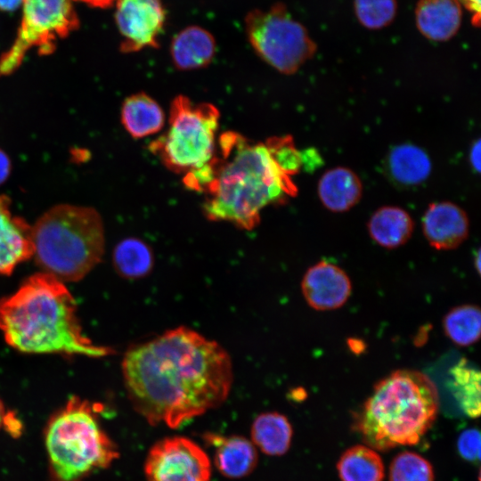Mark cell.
<instances>
[{"mask_svg":"<svg viewBox=\"0 0 481 481\" xmlns=\"http://www.w3.org/2000/svg\"><path fill=\"white\" fill-rule=\"evenodd\" d=\"M121 369L134 409L150 424L172 428L219 407L233 379L226 350L185 326L131 346Z\"/></svg>","mask_w":481,"mask_h":481,"instance_id":"6da1fadb","label":"cell"},{"mask_svg":"<svg viewBox=\"0 0 481 481\" xmlns=\"http://www.w3.org/2000/svg\"><path fill=\"white\" fill-rule=\"evenodd\" d=\"M303 164V154L289 135L257 142L226 131L217 137L211 161L184 175L183 183L204 194L207 219L251 231L259 224L265 208L298 194L292 176Z\"/></svg>","mask_w":481,"mask_h":481,"instance_id":"7a4b0ae2","label":"cell"},{"mask_svg":"<svg viewBox=\"0 0 481 481\" xmlns=\"http://www.w3.org/2000/svg\"><path fill=\"white\" fill-rule=\"evenodd\" d=\"M77 304L63 281L41 272L0 299V330L15 350L31 355H81L113 354L84 334Z\"/></svg>","mask_w":481,"mask_h":481,"instance_id":"3957f363","label":"cell"},{"mask_svg":"<svg viewBox=\"0 0 481 481\" xmlns=\"http://www.w3.org/2000/svg\"><path fill=\"white\" fill-rule=\"evenodd\" d=\"M438 406L436 387L426 374L397 370L375 385L355 427L374 450L413 445L433 425Z\"/></svg>","mask_w":481,"mask_h":481,"instance_id":"277c9868","label":"cell"},{"mask_svg":"<svg viewBox=\"0 0 481 481\" xmlns=\"http://www.w3.org/2000/svg\"><path fill=\"white\" fill-rule=\"evenodd\" d=\"M37 265L61 281H78L101 261L105 251L102 216L93 208L59 204L32 225Z\"/></svg>","mask_w":481,"mask_h":481,"instance_id":"5b68a950","label":"cell"},{"mask_svg":"<svg viewBox=\"0 0 481 481\" xmlns=\"http://www.w3.org/2000/svg\"><path fill=\"white\" fill-rule=\"evenodd\" d=\"M44 442L55 481H83L109 468L119 454L95 408L78 396L70 397L49 418Z\"/></svg>","mask_w":481,"mask_h":481,"instance_id":"8992f818","label":"cell"},{"mask_svg":"<svg viewBox=\"0 0 481 481\" xmlns=\"http://www.w3.org/2000/svg\"><path fill=\"white\" fill-rule=\"evenodd\" d=\"M219 120L214 104L178 95L170 105L167 131L149 144V151L173 173L194 172L215 155Z\"/></svg>","mask_w":481,"mask_h":481,"instance_id":"52a82bcc","label":"cell"},{"mask_svg":"<svg viewBox=\"0 0 481 481\" xmlns=\"http://www.w3.org/2000/svg\"><path fill=\"white\" fill-rule=\"evenodd\" d=\"M245 31L255 53L285 75L296 73L317 49L306 29L281 3L249 12Z\"/></svg>","mask_w":481,"mask_h":481,"instance_id":"ba28073f","label":"cell"},{"mask_svg":"<svg viewBox=\"0 0 481 481\" xmlns=\"http://www.w3.org/2000/svg\"><path fill=\"white\" fill-rule=\"evenodd\" d=\"M17 36L0 57V77L14 72L27 52L35 47L40 55L53 53L58 39L79 28L72 0H23Z\"/></svg>","mask_w":481,"mask_h":481,"instance_id":"9c48e42d","label":"cell"},{"mask_svg":"<svg viewBox=\"0 0 481 481\" xmlns=\"http://www.w3.org/2000/svg\"><path fill=\"white\" fill-rule=\"evenodd\" d=\"M147 481H210L211 463L204 450L183 436L155 443L144 464Z\"/></svg>","mask_w":481,"mask_h":481,"instance_id":"30bf717a","label":"cell"},{"mask_svg":"<svg viewBox=\"0 0 481 481\" xmlns=\"http://www.w3.org/2000/svg\"><path fill=\"white\" fill-rule=\"evenodd\" d=\"M115 20L124 53L159 47V37L166 23L161 0H115Z\"/></svg>","mask_w":481,"mask_h":481,"instance_id":"8fae6325","label":"cell"},{"mask_svg":"<svg viewBox=\"0 0 481 481\" xmlns=\"http://www.w3.org/2000/svg\"><path fill=\"white\" fill-rule=\"evenodd\" d=\"M301 289L306 303L313 309L329 311L346 304L351 295L352 284L342 268L320 261L305 273Z\"/></svg>","mask_w":481,"mask_h":481,"instance_id":"7c38bea8","label":"cell"},{"mask_svg":"<svg viewBox=\"0 0 481 481\" xmlns=\"http://www.w3.org/2000/svg\"><path fill=\"white\" fill-rule=\"evenodd\" d=\"M422 232L429 245L436 249H454L469 236V216L453 202H433L423 215Z\"/></svg>","mask_w":481,"mask_h":481,"instance_id":"4fadbf2b","label":"cell"},{"mask_svg":"<svg viewBox=\"0 0 481 481\" xmlns=\"http://www.w3.org/2000/svg\"><path fill=\"white\" fill-rule=\"evenodd\" d=\"M34 255L32 226L12 214L11 200L0 194V274L11 275Z\"/></svg>","mask_w":481,"mask_h":481,"instance_id":"5bb4252c","label":"cell"},{"mask_svg":"<svg viewBox=\"0 0 481 481\" xmlns=\"http://www.w3.org/2000/svg\"><path fill=\"white\" fill-rule=\"evenodd\" d=\"M415 20L419 31L425 37L436 42L447 41L461 28V4L458 0H419Z\"/></svg>","mask_w":481,"mask_h":481,"instance_id":"9a60e30c","label":"cell"},{"mask_svg":"<svg viewBox=\"0 0 481 481\" xmlns=\"http://www.w3.org/2000/svg\"><path fill=\"white\" fill-rule=\"evenodd\" d=\"M205 439L215 447L214 462L219 472L229 478L250 474L257 464V447L240 436H222L208 433Z\"/></svg>","mask_w":481,"mask_h":481,"instance_id":"2e32d148","label":"cell"},{"mask_svg":"<svg viewBox=\"0 0 481 481\" xmlns=\"http://www.w3.org/2000/svg\"><path fill=\"white\" fill-rule=\"evenodd\" d=\"M174 66L180 70H193L207 67L213 60L216 44L206 29L192 25L179 31L170 44Z\"/></svg>","mask_w":481,"mask_h":481,"instance_id":"e0dca14e","label":"cell"},{"mask_svg":"<svg viewBox=\"0 0 481 481\" xmlns=\"http://www.w3.org/2000/svg\"><path fill=\"white\" fill-rule=\"evenodd\" d=\"M363 183L357 174L346 167L326 170L320 177L317 193L325 208L346 212L355 207L363 196Z\"/></svg>","mask_w":481,"mask_h":481,"instance_id":"ac0fdd59","label":"cell"},{"mask_svg":"<svg viewBox=\"0 0 481 481\" xmlns=\"http://www.w3.org/2000/svg\"><path fill=\"white\" fill-rule=\"evenodd\" d=\"M120 119L126 131L133 138L140 139L159 133L164 127L166 116L157 101L139 92L125 99Z\"/></svg>","mask_w":481,"mask_h":481,"instance_id":"d6986e66","label":"cell"},{"mask_svg":"<svg viewBox=\"0 0 481 481\" xmlns=\"http://www.w3.org/2000/svg\"><path fill=\"white\" fill-rule=\"evenodd\" d=\"M367 228L370 237L378 245L395 249L409 240L414 222L405 209L397 206H383L371 215Z\"/></svg>","mask_w":481,"mask_h":481,"instance_id":"ffe728a7","label":"cell"},{"mask_svg":"<svg viewBox=\"0 0 481 481\" xmlns=\"http://www.w3.org/2000/svg\"><path fill=\"white\" fill-rule=\"evenodd\" d=\"M390 176L405 186L419 185L430 175L432 163L428 153L420 146L402 143L395 146L387 156Z\"/></svg>","mask_w":481,"mask_h":481,"instance_id":"44dd1931","label":"cell"},{"mask_svg":"<svg viewBox=\"0 0 481 481\" xmlns=\"http://www.w3.org/2000/svg\"><path fill=\"white\" fill-rule=\"evenodd\" d=\"M292 433L286 416L275 412H263L252 423L251 442L265 454L281 456L288 452Z\"/></svg>","mask_w":481,"mask_h":481,"instance_id":"7402d4cb","label":"cell"},{"mask_svg":"<svg viewBox=\"0 0 481 481\" xmlns=\"http://www.w3.org/2000/svg\"><path fill=\"white\" fill-rule=\"evenodd\" d=\"M337 469L341 481H383L385 476L381 457L365 445L347 449L340 456Z\"/></svg>","mask_w":481,"mask_h":481,"instance_id":"603a6c76","label":"cell"},{"mask_svg":"<svg viewBox=\"0 0 481 481\" xmlns=\"http://www.w3.org/2000/svg\"><path fill=\"white\" fill-rule=\"evenodd\" d=\"M153 263L151 247L140 239L122 240L113 250L114 268L125 278L136 279L149 274Z\"/></svg>","mask_w":481,"mask_h":481,"instance_id":"cb8c5ba5","label":"cell"},{"mask_svg":"<svg viewBox=\"0 0 481 481\" xmlns=\"http://www.w3.org/2000/svg\"><path fill=\"white\" fill-rule=\"evenodd\" d=\"M445 336L459 346H469L480 338L481 314L478 306L461 305L451 309L443 318Z\"/></svg>","mask_w":481,"mask_h":481,"instance_id":"d4e9b609","label":"cell"},{"mask_svg":"<svg viewBox=\"0 0 481 481\" xmlns=\"http://www.w3.org/2000/svg\"><path fill=\"white\" fill-rule=\"evenodd\" d=\"M452 394L466 415L477 418L480 414V372L466 359L459 361L451 370Z\"/></svg>","mask_w":481,"mask_h":481,"instance_id":"484cf974","label":"cell"},{"mask_svg":"<svg viewBox=\"0 0 481 481\" xmlns=\"http://www.w3.org/2000/svg\"><path fill=\"white\" fill-rule=\"evenodd\" d=\"M389 481H434L433 467L420 454L403 452L390 464Z\"/></svg>","mask_w":481,"mask_h":481,"instance_id":"4316f807","label":"cell"},{"mask_svg":"<svg viewBox=\"0 0 481 481\" xmlns=\"http://www.w3.org/2000/svg\"><path fill=\"white\" fill-rule=\"evenodd\" d=\"M354 9L359 22L370 29L388 26L397 12L396 0H354Z\"/></svg>","mask_w":481,"mask_h":481,"instance_id":"83f0119b","label":"cell"},{"mask_svg":"<svg viewBox=\"0 0 481 481\" xmlns=\"http://www.w3.org/2000/svg\"><path fill=\"white\" fill-rule=\"evenodd\" d=\"M461 456L469 461H477L480 458V434L470 428L463 431L457 442Z\"/></svg>","mask_w":481,"mask_h":481,"instance_id":"f1b7e54d","label":"cell"},{"mask_svg":"<svg viewBox=\"0 0 481 481\" xmlns=\"http://www.w3.org/2000/svg\"><path fill=\"white\" fill-rule=\"evenodd\" d=\"M3 428L11 436L17 438L22 434L23 424L14 412L7 411L4 419Z\"/></svg>","mask_w":481,"mask_h":481,"instance_id":"f546056e","label":"cell"},{"mask_svg":"<svg viewBox=\"0 0 481 481\" xmlns=\"http://www.w3.org/2000/svg\"><path fill=\"white\" fill-rule=\"evenodd\" d=\"M471 14V22L475 27L480 24V0H458Z\"/></svg>","mask_w":481,"mask_h":481,"instance_id":"4dcf8cb0","label":"cell"},{"mask_svg":"<svg viewBox=\"0 0 481 481\" xmlns=\"http://www.w3.org/2000/svg\"><path fill=\"white\" fill-rule=\"evenodd\" d=\"M12 164L8 155L0 149V184L4 183L10 175Z\"/></svg>","mask_w":481,"mask_h":481,"instance_id":"1f68e13d","label":"cell"},{"mask_svg":"<svg viewBox=\"0 0 481 481\" xmlns=\"http://www.w3.org/2000/svg\"><path fill=\"white\" fill-rule=\"evenodd\" d=\"M469 162L477 171H480V140H477L469 151Z\"/></svg>","mask_w":481,"mask_h":481,"instance_id":"d6a6232c","label":"cell"},{"mask_svg":"<svg viewBox=\"0 0 481 481\" xmlns=\"http://www.w3.org/2000/svg\"><path fill=\"white\" fill-rule=\"evenodd\" d=\"M80 1L90 7L107 9L113 5L115 0H77Z\"/></svg>","mask_w":481,"mask_h":481,"instance_id":"836d02e7","label":"cell"},{"mask_svg":"<svg viewBox=\"0 0 481 481\" xmlns=\"http://www.w3.org/2000/svg\"><path fill=\"white\" fill-rule=\"evenodd\" d=\"M23 0H0V11L13 12L22 4Z\"/></svg>","mask_w":481,"mask_h":481,"instance_id":"e575fe53","label":"cell"},{"mask_svg":"<svg viewBox=\"0 0 481 481\" xmlns=\"http://www.w3.org/2000/svg\"><path fill=\"white\" fill-rule=\"evenodd\" d=\"M6 412L7 411H6L5 405L4 402L2 401V399L0 398V429L3 428L4 419Z\"/></svg>","mask_w":481,"mask_h":481,"instance_id":"d590c367","label":"cell"}]
</instances>
